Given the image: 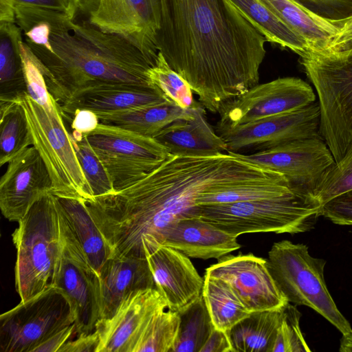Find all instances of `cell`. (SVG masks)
I'll return each instance as SVG.
<instances>
[{
    "instance_id": "cell-23",
    "label": "cell",
    "mask_w": 352,
    "mask_h": 352,
    "mask_svg": "<svg viewBox=\"0 0 352 352\" xmlns=\"http://www.w3.org/2000/svg\"><path fill=\"white\" fill-rule=\"evenodd\" d=\"M236 238L195 216L175 223L166 234L162 245L177 250L189 258L219 259L241 248Z\"/></svg>"
},
{
    "instance_id": "cell-17",
    "label": "cell",
    "mask_w": 352,
    "mask_h": 352,
    "mask_svg": "<svg viewBox=\"0 0 352 352\" xmlns=\"http://www.w3.org/2000/svg\"><path fill=\"white\" fill-rule=\"evenodd\" d=\"M52 183L36 148L32 146L12 159L0 180V208L10 221H19L49 192Z\"/></svg>"
},
{
    "instance_id": "cell-39",
    "label": "cell",
    "mask_w": 352,
    "mask_h": 352,
    "mask_svg": "<svg viewBox=\"0 0 352 352\" xmlns=\"http://www.w3.org/2000/svg\"><path fill=\"white\" fill-rule=\"evenodd\" d=\"M352 190V157L335 164L324 174L314 197L322 206L331 199Z\"/></svg>"
},
{
    "instance_id": "cell-25",
    "label": "cell",
    "mask_w": 352,
    "mask_h": 352,
    "mask_svg": "<svg viewBox=\"0 0 352 352\" xmlns=\"http://www.w3.org/2000/svg\"><path fill=\"white\" fill-rule=\"evenodd\" d=\"M307 43L309 50H327L340 28L336 22L311 11L296 0H260Z\"/></svg>"
},
{
    "instance_id": "cell-33",
    "label": "cell",
    "mask_w": 352,
    "mask_h": 352,
    "mask_svg": "<svg viewBox=\"0 0 352 352\" xmlns=\"http://www.w3.org/2000/svg\"><path fill=\"white\" fill-rule=\"evenodd\" d=\"M179 314V331L171 352H200L214 328L203 296Z\"/></svg>"
},
{
    "instance_id": "cell-8",
    "label": "cell",
    "mask_w": 352,
    "mask_h": 352,
    "mask_svg": "<svg viewBox=\"0 0 352 352\" xmlns=\"http://www.w3.org/2000/svg\"><path fill=\"white\" fill-rule=\"evenodd\" d=\"M15 101L25 111L32 146L39 153L51 177L52 194L58 197L92 199L58 104L52 110L45 109L26 91Z\"/></svg>"
},
{
    "instance_id": "cell-46",
    "label": "cell",
    "mask_w": 352,
    "mask_h": 352,
    "mask_svg": "<svg viewBox=\"0 0 352 352\" xmlns=\"http://www.w3.org/2000/svg\"><path fill=\"white\" fill-rule=\"evenodd\" d=\"M200 352H233L227 332L214 327Z\"/></svg>"
},
{
    "instance_id": "cell-28",
    "label": "cell",
    "mask_w": 352,
    "mask_h": 352,
    "mask_svg": "<svg viewBox=\"0 0 352 352\" xmlns=\"http://www.w3.org/2000/svg\"><path fill=\"white\" fill-rule=\"evenodd\" d=\"M0 34V101H14L27 91L19 48L21 32L14 23L1 22Z\"/></svg>"
},
{
    "instance_id": "cell-48",
    "label": "cell",
    "mask_w": 352,
    "mask_h": 352,
    "mask_svg": "<svg viewBox=\"0 0 352 352\" xmlns=\"http://www.w3.org/2000/svg\"><path fill=\"white\" fill-rule=\"evenodd\" d=\"M339 351L340 352H352V331L342 334Z\"/></svg>"
},
{
    "instance_id": "cell-45",
    "label": "cell",
    "mask_w": 352,
    "mask_h": 352,
    "mask_svg": "<svg viewBox=\"0 0 352 352\" xmlns=\"http://www.w3.org/2000/svg\"><path fill=\"white\" fill-rule=\"evenodd\" d=\"M72 119L73 131L81 135H87L92 132L100 123L96 113L87 109L76 110Z\"/></svg>"
},
{
    "instance_id": "cell-14",
    "label": "cell",
    "mask_w": 352,
    "mask_h": 352,
    "mask_svg": "<svg viewBox=\"0 0 352 352\" xmlns=\"http://www.w3.org/2000/svg\"><path fill=\"white\" fill-rule=\"evenodd\" d=\"M88 14L92 25L124 38L155 65L161 0H96Z\"/></svg>"
},
{
    "instance_id": "cell-42",
    "label": "cell",
    "mask_w": 352,
    "mask_h": 352,
    "mask_svg": "<svg viewBox=\"0 0 352 352\" xmlns=\"http://www.w3.org/2000/svg\"><path fill=\"white\" fill-rule=\"evenodd\" d=\"M14 3L41 8L65 12L76 16L80 11L79 0H12Z\"/></svg>"
},
{
    "instance_id": "cell-38",
    "label": "cell",
    "mask_w": 352,
    "mask_h": 352,
    "mask_svg": "<svg viewBox=\"0 0 352 352\" xmlns=\"http://www.w3.org/2000/svg\"><path fill=\"white\" fill-rule=\"evenodd\" d=\"M301 313L296 305L287 302L281 317L272 352H311L300 327Z\"/></svg>"
},
{
    "instance_id": "cell-31",
    "label": "cell",
    "mask_w": 352,
    "mask_h": 352,
    "mask_svg": "<svg viewBox=\"0 0 352 352\" xmlns=\"http://www.w3.org/2000/svg\"><path fill=\"white\" fill-rule=\"evenodd\" d=\"M294 191L298 190L294 188L283 177L272 180L248 182L212 188L199 197L197 204H230L258 200L280 197Z\"/></svg>"
},
{
    "instance_id": "cell-26",
    "label": "cell",
    "mask_w": 352,
    "mask_h": 352,
    "mask_svg": "<svg viewBox=\"0 0 352 352\" xmlns=\"http://www.w3.org/2000/svg\"><path fill=\"white\" fill-rule=\"evenodd\" d=\"M193 108L183 109L173 101H167L135 109L96 115L101 123L154 138L175 120L190 116Z\"/></svg>"
},
{
    "instance_id": "cell-3",
    "label": "cell",
    "mask_w": 352,
    "mask_h": 352,
    "mask_svg": "<svg viewBox=\"0 0 352 352\" xmlns=\"http://www.w3.org/2000/svg\"><path fill=\"white\" fill-rule=\"evenodd\" d=\"M65 13L47 20L48 47L25 42L39 60L48 91L58 105L85 89L108 84H150L151 67L124 38Z\"/></svg>"
},
{
    "instance_id": "cell-43",
    "label": "cell",
    "mask_w": 352,
    "mask_h": 352,
    "mask_svg": "<svg viewBox=\"0 0 352 352\" xmlns=\"http://www.w3.org/2000/svg\"><path fill=\"white\" fill-rule=\"evenodd\" d=\"M76 335L74 323L55 332L38 345L32 352H59L63 346Z\"/></svg>"
},
{
    "instance_id": "cell-9",
    "label": "cell",
    "mask_w": 352,
    "mask_h": 352,
    "mask_svg": "<svg viewBox=\"0 0 352 352\" xmlns=\"http://www.w3.org/2000/svg\"><path fill=\"white\" fill-rule=\"evenodd\" d=\"M74 323L69 302L56 287L20 302L0 316L1 352H32L55 332Z\"/></svg>"
},
{
    "instance_id": "cell-24",
    "label": "cell",
    "mask_w": 352,
    "mask_h": 352,
    "mask_svg": "<svg viewBox=\"0 0 352 352\" xmlns=\"http://www.w3.org/2000/svg\"><path fill=\"white\" fill-rule=\"evenodd\" d=\"M58 211L79 244L90 266L99 276L113 251L90 213L86 200L58 197Z\"/></svg>"
},
{
    "instance_id": "cell-21",
    "label": "cell",
    "mask_w": 352,
    "mask_h": 352,
    "mask_svg": "<svg viewBox=\"0 0 352 352\" xmlns=\"http://www.w3.org/2000/svg\"><path fill=\"white\" fill-rule=\"evenodd\" d=\"M98 276L100 319L113 316L122 300L131 293L156 289L146 257L113 256L105 263Z\"/></svg>"
},
{
    "instance_id": "cell-47",
    "label": "cell",
    "mask_w": 352,
    "mask_h": 352,
    "mask_svg": "<svg viewBox=\"0 0 352 352\" xmlns=\"http://www.w3.org/2000/svg\"><path fill=\"white\" fill-rule=\"evenodd\" d=\"M352 47V17L343 24L338 34L322 52H339Z\"/></svg>"
},
{
    "instance_id": "cell-35",
    "label": "cell",
    "mask_w": 352,
    "mask_h": 352,
    "mask_svg": "<svg viewBox=\"0 0 352 352\" xmlns=\"http://www.w3.org/2000/svg\"><path fill=\"white\" fill-rule=\"evenodd\" d=\"M147 77L150 84L180 107L188 109L200 104L194 100L189 83L170 67L160 52L155 65L148 69Z\"/></svg>"
},
{
    "instance_id": "cell-22",
    "label": "cell",
    "mask_w": 352,
    "mask_h": 352,
    "mask_svg": "<svg viewBox=\"0 0 352 352\" xmlns=\"http://www.w3.org/2000/svg\"><path fill=\"white\" fill-rule=\"evenodd\" d=\"M206 109L198 104L190 116L175 120L154 138L170 155L213 156L228 153L227 144L208 122Z\"/></svg>"
},
{
    "instance_id": "cell-20",
    "label": "cell",
    "mask_w": 352,
    "mask_h": 352,
    "mask_svg": "<svg viewBox=\"0 0 352 352\" xmlns=\"http://www.w3.org/2000/svg\"><path fill=\"white\" fill-rule=\"evenodd\" d=\"M167 101L171 100L155 86L118 83L85 89L58 106L63 116L72 117L78 109L96 114L113 113Z\"/></svg>"
},
{
    "instance_id": "cell-19",
    "label": "cell",
    "mask_w": 352,
    "mask_h": 352,
    "mask_svg": "<svg viewBox=\"0 0 352 352\" xmlns=\"http://www.w3.org/2000/svg\"><path fill=\"white\" fill-rule=\"evenodd\" d=\"M166 303L155 288L128 295L115 314L100 319L96 325L99 337L97 352H133L135 346L153 313Z\"/></svg>"
},
{
    "instance_id": "cell-4",
    "label": "cell",
    "mask_w": 352,
    "mask_h": 352,
    "mask_svg": "<svg viewBox=\"0 0 352 352\" xmlns=\"http://www.w3.org/2000/svg\"><path fill=\"white\" fill-rule=\"evenodd\" d=\"M299 62L314 85L320 107V133L336 164L352 157V47L307 51Z\"/></svg>"
},
{
    "instance_id": "cell-18",
    "label": "cell",
    "mask_w": 352,
    "mask_h": 352,
    "mask_svg": "<svg viewBox=\"0 0 352 352\" xmlns=\"http://www.w3.org/2000/svg\"><path fill=\"white\" fill-rule=\"evenodd\" d=\"M144 252L155 288L168 309L179 312L202 295L204 278L188 256L164 245L145 248Z\"/></svg>"
},
{
    "instance_id": "cell-16",
    "label": "cell",
    "mask_w": 352,
    "mask_h": 352,
    "mask_svg": "<svg viewBox=\"0 0 352 352\" xmlns=\"http://www.w3.org/2000/svg\"><path fill=\"white\" fill-rule=\"evenodd\" d=\"M205 274L228 283L250 312L280 309L288 302L266 259L251 253L226 255L208 267Z\"/></svg>"
},
{
    "instance_id": "cell-12",
    "label": "cell",
    "mask_w": 352,
    "mask_h": 352,
    "mask_svg": "<svg viewBox=\"0 0 352 352\" xmlns=\"http://www.w3.org/2000/svg\"><path fill=\"white\" fill-rule=\"evenodd\" d=\"M58 214L63 251L54 286L69 302L76 334L90 333L96 330L100 318L99 276L89 264L59 211Z\"/></svg>"
},
{
    "instance_id": "cell-40",
    "label": "cell",
    "mask_w": 352,
    "mask_h": 352,
    "mask_svg": "<svg viewBox=\"0 0 352 352\" xmlns=\"http://www.w3.org/2000/svg\"><path fill=\"white\" fill-rule=\"evenodd\" d=\"M311 11L341 28L352 17V0H296Z\"/></svg>"
},
{
    "instance_id": "cell-44",
    "label": "cell",
    "mask_w": 352,
    "mask_h": 352,
    "mask_svg": "<svg viewBox=\"0 0 352 352\" xmlns=\"http://www.w3.org/2000/svg\"><path fill=\"white\" fill-rule=\"evenodd\" d=\"M99 346V337L95 330L90 333L76 336L67 342L59 352H97Z\"/></svg>"
},
{
    "instance_id": "cell-2",
    "label": "cell",
    "mask_w": 352,
    "mask_h": 352,
    "mask_svg": "<svg viewBox=\"0 0 352 352\" xmlns=\"http://www.w3.org/2000/svg\"><path fill=\"white\" fill-rule=\"evenodd\" d=\"M266 42L230 0H161L158 50L212 113L258 83Z\"/></svg>"
},
{
    "instance_id": "cell-29",
    "label": "cell",
    "mask_w": 352,
    "mask_h": 352,
    "mask_svg": "<svg viewBox=\"0 0 352 352\" xmlns=\"http://www.w3.org/2000/svg\"><path fill=\"white\" fill-rule=\"evenodd\" d=\"M266 38L267 42L288 48L298 56L309 50L307 41L260 0H230Z\"/></svg>"
},
{
    "instance_id": "cell-1",
    "label": "cell",
    "mask_w": 352,
    "mask_h": 352,
    "mask_svg": "<svg viewBox=\"0 0 352 352\" xmlns=\"http://www.w3.org/2000/svg\"><path fill=\"white\" fill-rule=\"evenodd\" d=\"M282 177L230 153L200 157L169 154L140 179L87 204L113 256L145 257L144 248L162 245L175 223L199 216L197 200L204 192Z\"/></svg>"
},
{
    "instance_id": "cell-27",
    "label": "cell",
    "mask_w": 352,
    "mask_h": 352,
    "mask_svg": "<svg viewBox=\"0 0 352 352\" xmlns=\"http://www.w3.org/2000/svg\"><path fill=\"white\" fill-rule=\"evenodd\" d=\"M283 307L251 312L229 329L232 351L272 352Z\"/></svg>"
},
{
    "instance_id": "cell-7",
    "label": "cell",
    "mask_w": 352,
    "mask_h": 352,
    "mask_svg": "<svg viewBox=\"0 0 352 352\" xmlns=\"http://www.w3.org/2000/svg\"><path fill=\"white\" fill-rule=\"evenodd\" d=\"M266 261L272 278L289 302L311 308L342 334L352 331L327 287L324 259L311 256L305 244L283 240L272 245Z\"/></svg>"
},
{
    "instance_id": "cell-41",
    "label": "cell",
    "mask_w": 352,
    "mask_h": 352,
    "mask_svg": "<svg viewBox=\"0 0 352 352\" xmlns=\"http://www.w3.org/2000/svg\"><path fill=\"white\" fill-rule=\"evenodd\" d=\"M322 216L336 224L352 226V190L324 204Z\"/></svg>"
},
{
    "instance_id": "cell-6",
    "label": "cell",
    "mask_w": 352,
    "mask_h": 352,
    "mask_svg": "<svg viewBox=\"0 0 352 352\" xmlns=\"http://www.w3.org/2000/svg\"><path fill=\"white\" fill-rule=\"evenodd\" d=\"M311 195L294 191L280 197L230 204L198 205V215L238 237L254 232L298 234L310 231L322 216Z\"/></svg>"
},
{
    "instance_id": "cell-30",
    "label": "cell",
    "mask_w": 352,
    "mask_h": 352,
    "mask_svg": "<svg viewBox=\"0 0 352 352\" xmlns=\"http://www.w3.org/2000/svg\"><path fill=\"white\" fill-rule=\"evenodd\" d=\"M202 296L216 329L228 331L250 312L226 281L204 275Z\"/></svg>"
},
{
    "instance_id": "cell-15",
    "label": "cell",
    "mask_w": 352,
    "mask_h": 352,
    "mask_svg": "<svg viewBox=\"0 0 352 352\" xmlns=\"http://www.w3.org/2000/svg\"><path fill=\"white\" fill-rule=\"evenodd\" d=\"M316 102L312 87L296 77L278 78L256 85L227 103L219 122L231 126L298 110Z\"/></svg>"
},
{
    "instance_id": "cell-5",
    "label": "cell",
    "mask_w": 352,
    "mask_h": 352,
    "mask_svg": "<svg viewBox=\"0 0 352 352\" xmlns=\"http://www.w3.org/2000/svg\"><path fill=\"white\" fill-rule=\"evenodd\" d=\"M12 237L16 250V290L25 301L54 286L63 251L56 196L49 192L18 221Z\"/></svg>"
},
{
    "instance_id": "cell-13",
    "label": "cell",
    "mask_w": 352,
    "mask_h": 352,
    "mask_svg": "<svg viewBox=\"0 0 352 352\" xmlns=\"http://www.w3.org/2000/svg\"><path fill=\"white\" fill-rule=\"evenodd\" d=\"M230 153L283 175L294 188L313 197L324 174L336 164L322 137L294 140L250 154Z\"/></svg>"
},
{
    "instance_id": "cell-36",
    "label": "cell",
    "mask_w": 352,
    "mask_h": 352,
    "mask_svg": "<svg viewBox=\"0 0 352 352\" xmlns=\"http://www.w3.org/2000/svg\"><path fill=\"white\" fill-rule=\"evenodd\" d=\"M71 140L93 199L114 193L116 190L111 177L91 147L87 135L72 131Z\"/></svg>"
},
{
    "instance_id": "cell-34",
    "label": "cell",
    "mask_w": 352,
    "mask_h": 352,
    "mask_svg": "<svg viewBox=\"0 0 352 352\" xmlns=\"http://www.w3.org/2000/svg\"><path fill=\"white\" fill-rule=\"evenodd\" d=\"M180 316L178 311L162 307L148 320L133 352H171L177 337Z\"/></svg>"
},
{
    "instance_id": "cell-37",
    "label": "cell",
    "mask_w": 352,
    "mask_h": 352,
    "mask_svg": "<svg viewBox=\"0 0 352 352\" xmlns=\"http://www.w3.org/2000/svg\"><path fill=\"white\" fill-rule=\"evenodd\" d=\"M19 48L26 92L44 109L52 110L58 103L48 91L41 62L22 38L19 42Z\"/></svg>"
},
{
    "instance_id": "cell-10",
    "label": "cell",
    "mask_w": 352,
    "mask_h": 352,
    "mask_svg": "<svg viewBox=\"0 0 352 352\" xmlns=\"http://www.w3.org/2000/svg\"><path fill=\"white\" fill-rule=\"evenodd\" d=\"M113 182L116 191L142 178L168 156L154 138L100 122L86 135Z\"/></svg>"
},
{
    "instance_id": "cell-32",
    "label": "cell",
    "mask_w": 352,
    "mask_h": 352,
    "mask_svg": "<svg viewBox=\"0 0 352 352\" xmlns=\"http://www.w3.org/2000/svg\"><path fill=\"white\" fill-rule=\"evenodd\" d=\"M0 166L33 145L25 111L14 100L0 101Z\"/></svg>"
},
{
    "instance_id": "cell-11",
    "label": "cell",
    "mask_w": 352,
    "mask_h": 352,
    "mask_svg": "<svg viewBox=\"0 0 352 352\" xmlns=\"http://www.w3.org/2000/svg\"><path fill=\"white\" fill-rule=\"evenodd\" d=\"M216 132L227 144L228 153L247 154L294 140L322 137L318 102L296 111L231 126L218 122Z\"/></svg>"
}]
</instances>
